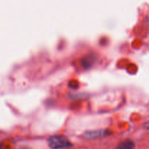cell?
I'll use <instances>...</instances> for the list:
<instances>
[{
    "mask_svg": "<svg viewBox=\"0 0 149 149\" xmlns=\"http://www.w3.org/2000/svg\"><path fill=\"white\" fill-rule=\"evenodd\" d=\"M48 146L52 149H62L72 147L69 140L64 135H53L48 138Z\"/></svg>",
    "mask_w": 149,
    "mask_h": 149,
    "instance_id": "1",
    "label": "cell"
},
{
    "mask_svg": "<svg viewBox=\"0 0 149 149\" xmlns=\"http://www.w3.org/2000/svg\"><path fill=\"white\" fill-rule=\"evenodd\" d=\"M108 134H109L108 131L105 130H99L87 131L84 134V136L87 139H96V138L106 136Z\"/></svg>",
    "mask_w": 149,
    "mask_h": 149,
    "instance_id": "2",
    "label": "cell"
},
{
    "mask_svg": "<svg viewBox=\"0 0 149 149\" xmlns=\"http://www.w3.org/2000/svg\"><path fill=\"white\" fill-rule=\"evenodd\" d=\"M135 148V143L133 141L130 140H125L121 142L115 149H134Z\"/></svg>",
    "mask_w": 149,
    "mask_h": 149,
    "instance_id": "3",
    "label": "cell"
},
{
    "mask_svg": "<svg viewBox=\"0 0 149 149\" xmlns=\"http://www.w3.org/2000/svg\"><path fill=\"white\" fill-rule=\"evenodd\" d=\"M95 59V56L93 55H87L86 58H83L82 61H81V63H82L83 67L84 68H89L92 66L93 63H94Z\"/></svg>",
    "mask_w": 149,
    "mask_h": 149,
    "instance_id": "4",
    "label": "cell"
},
{
    "mask_svg": "<svg viewBox=\"0 0 149 149\" xmlns=\"http://www.w3.org/2000/svg\"><path fill=\"white\" fill-rule=\"evenodd\" d=\"M0 149H2V148H1V145H0Z\"/></svg>",
    "mask_w": 149,
    "mask_h": 149,
    "instance_id": "5",
    "label": "cell"
}]
</instances>
